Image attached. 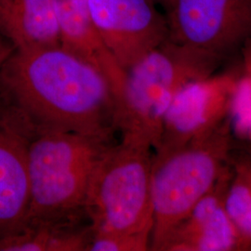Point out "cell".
Returning a JSON list of instances; mask_svg holds the SVG:
<instances>
[{
	"mask_svg": "<svg viewBox=\"0 0 251 251\" xmlns=\"http://www.w3.org/2000/svg\"><path fill=\"white\" fill-rule=\"evenodd\" d=\"M0 102L31 139L71 132L111 141L117 130L112 84L61 45L14 50L0 68Z\"/></svg>",
	"mask_w": 251,
	"mask_h": 251,
	"instance_id": "cell-1",
	"label": "cell"
},
{
	"mask_svg": "<svg viewBox=\"0 0 251 251\" xmlns=\"http://www.w3.org/2000/svg\"><path fill=\"white\" fill-rule=\"evenodd\" d=\"M111 141L71 132L34 136L28 146L26 224L74 223L85 215L90 181Z\"/></svg>",
	"mask_w": 251,
	"mask_h": 251,
	"instance_id": "cell-2",
	"label": "cell"
},
{
	"mask_svg": "<svg viewBox=\"0 0 251 251\" xmlns=\"http://www.w3.org/2000/svg\"><path fill=\"white\" fill-rule=\"evenodd\" d=\"M235 148L228 117L199 140L167 152H153L150 251H163L175 229L215 186Z\"/></svg>",
	"mask_w": 251,
	"mask_h": 251,
	"instance_id": "cell-3",
	"label": "cell"
},
{
	"mask_svg": "<svg viewBox=\"0 0 251 251\" xmlns=\"http://www.w3.org/2000/svg\"><path fill=\"white\" fill-rule=\"evenodd\" d=\"M220 62L167 39L126 70L117 102L122 138L154 150L165 115L186 83L214 74Z\"/></svg>",
	"mask_w": 251,
	"mask_h": 251,
	"instance_id": "cell-4",
	"label": "cell"
},
{
	"mask_svg": "<svg viewBox=\"0 0 251 251\" xmlns=\"http://www.w3.org/2000/svg\"><path fill=\"white\" fill-rule=\"evenodd\" d=\"M150 145L122 138L111 144L93 173L85 214L93 233H122L151 241L153 212Z\"/></svg>",
	"mask_w": 251,
	"mask_h": 251,
	"instance_id": "cell-5",
	"label": "cell"
},
{
	"mask_svg": "<svg viewBox=\"0 0 251 251\" xmlns=\"http://www.w3.org/2000/svg\"><path fill=\"white\" fill-rule=\"evenodd\" d=\"M168 39L222 63L251 39V0H169Z\"/></svg>",
	"mask_w": 251,
	"mask_h": 251,
	"instance_id": "cell-6",
	"label": "cell"
},
{
	"mask_svg": "<svg viewBox=\"0 0 251 251\" xmlns=\"http://www.w3.org/2000/svg\"><path fill=\"white\" fill-rule=\"evenodd\" d=\"M240 69L190 81L178 91L162 124L153 152L170 151L214 131L229 117Z\"/></svg>",
	"mask_w": 251,
	"mask_h": 251,
	"instance_id": "cell-7",
	"label": "cell"
},
{
	"mask_svg": "<svg viewBox=\"0 0 251 251\" xmlns=\"http://www.w3.org/2000/svg\"><path fill=\"white\" fill-rule=\"evenodd\" d=\"M154 0H88L91 18L117 63L129 66L168 39Z\"/></svg>",
	"mask_w": 251,
	"mask_h": 251,
	"instance_id": "cell-8",
	"label": "cell"
},
{
	"mask_svg": "<svg viewBox=\"0 0 251 251\" xmlns=\"http://www.w3.org/2000/svg\"><path fill=\"white\" fill-rule=\"evenodd\" d=\"M232 174L229 162L215 186L175 229L163 251H250L225 206Z\"/></svg>",
	"mask_w": 251,
	"mask_h": 251,
	"instance_id": "cell-9",
	"label": "cell"
},
{
	"mask_svg": "<svg viewBox=\"0 0 251 251\" xmlns=\"http://www.w3.org/2000/svg\"><path fill=\"white\" fill-rule=\"evenodd\" d=\"M30 140L24 126L0 103V239L18 232L26 224Z\"/></svg>",
	"mask_w": 251,
	"mask_h": 251,
	"instance_id": "cell-10",
	"label": "cell"
},
{
	"mask_svg": "<svg viewBox=\"0 0 251 251\" xmlns=\"http://www.w3.org/2000/svg\"><path fill=\"white\" fill-rule=\"evenodd\" d=\"M54 7L61 46L102 73L118 102L126 71L105 45L91 18L88 0H54Z\"/></svg>",
	"mask_w": 251,
	"mask_h": 251,
	"instance_id": "cell-11",
	"label": "cell"
},
{
	"mask_svg": "<svg viewBox=\"0 0 251 251\" xmlns=\"http://www.w3.org/2000/svg\"><path fill=\"white\" fill-rule=\"evenodd\" d=\"M0 35L14 50L61 45L54 0H0Z\"/></svg>",
	"mask_w": 251,
	"mask_h": 251,
	"instance_id": "cell-12",
	"label": "cell"
},
{
	"mask_svg": "<svg viewBox=\"0 0 251 251\" xmlns=\"http://www.w3.org/2000/svg\"><path fill=\"white\" fill-rule=\"evenodd\" d=\"M91 235L78 222L27 224L0 239V251H87Z\"/></svg>",
	"mask_w": 251,
	"mask_h": 251,
	"instance_id": "cell-13",
	"label": "cell"
},
{
	"mask_svg": "<svg viewBox=\"0 0 251 251\" xmlns=\"http://www.w3.org/2000/svg\"><path fill=\"white\" fill-rule=\"evenodd\" d=\"M230 162L233 174L226 194L225 206L251 251V155L236 146Z\"/></svg>",
	"mask_w": 251,
	"mask_h": 251,
	"instance_id": "cell-14",
	"label": "cell"
},
{
	"mask_svg": "<svg viewBox=\"0 0 251 251\" xmlns=\"http://www.w3.org/2000/svg\"><path fill=\"white\" fill-rule=\"evenodd\" d=\"M229 120L237 143H251V79L240 70L233 92Z\"/></svg>",
	"mask_w": 251,
	"mask_h": 251,
	"instance_id": "cell-15",
	"label": "cell"
},
{
	"mask_svg": "<svg viewBox=\"0 0 251 251\" xmlns=\"http://www.w3.org/2000/svg\"><path fill=\"white\" fill-rule=\"evenodd\" d=\"M151 241L142 236L122 233H93L87 251H150Z\"/></svg>",
	"mask_w": 251,
	"mask_h": 251,
	"instance_id": "cell-16",
	"label": "cell"
},
{
	"mask_svg": "<svg viewBox=\"0 0 251 251\" xmlns=\"http://www.w3.org/2000/svg\"><path fill=\"white\" fill-rule=\"evenodd\" d=\"M243 63L240 68L241 73L251 79V39H250L242 49Z\"/></svg>",
	"mask_w": 251,
	"mask_h": 251,
	"instance_id": "cell-17",
	"label": "cell"
},
{
	"mask_svg": "<svg viewBox=\"0 0 251 251\" xmlns=\"http://www.w3.org/2000/svg\"><path fill=\"white\" fill-rule=\"evenodd\" d=\"M14 50V48L9 43L7 39H5L3 36L0 35V68L3 65V63L6 62V60L9 57V55L12 53Z\"/></svg>",
	"mask_w": 251,
	"mask_h": 251,
	"instance_id": "cell-18",
	"label": "cell"
},
{
	"mask_svg": "<svg viewBox=\"0 0 251 251\" xmlns=\"http://www.w3.org/2000/svg\"><path fill=\"white\" fill-rule=\"evenodd\" d=\"M237 146L238 148L246 150L248 152H251V143H248V144H242V143H237Z\"/></svg>",
	"mask_w": 251,
	"mask_h": 251,
	"instance_id": "cell-19",
	"label": "cell"
},
{
	"mask_svg": "<svg viewBox=\"0 0 251 251\" xmlns=\"http://www.w3.org/2000/svg\"><path fill=\"white\" fill-rule=\"evenodd\" d=\"M168 1H169V0H154V2H155L157 5H162L164 8L166 7Z\"/></svg>",
	"mask_w": 251,
	"mask_h": 251,
	"instance_id": "cell-20",
	"label": "cell"
}]
</instances>
